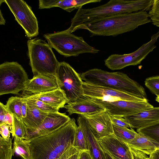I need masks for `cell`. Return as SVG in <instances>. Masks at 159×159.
I'll return each instance as SVG.
<instances>
[{"instance_id": "obj_45", "label": "cell", "mask_w": 159, "mask_h": 159, "mask_svg": "<svg viewBox=\"0 0 159 159\" xmlns=\"http://www.w3.org/2000/svg\"><path fill=\"white\" fill-rule=\"evenodd\" d=\"M156 100L157 102H158L159 103V96L158 97H157L156 98Z\"/></svg>"}, {"instance_id": "obj_34", "label": "cell", "mask_w": 159, "mask_h": 159, "mask_svg": "<svg viewBox=\"0 0 159 159\" xmlns=\"http://www.w3.org/2000/svg\"><path fill=\"white\" fill-rule=\"evenodd\" d=\"M148 13L152 24L159 27V0H153Z\"/></svg>"}, {"instance_id": "obj_39", "label": "cell", "mask_w": 159, "mask_h": 159, "mask_svg": "<svg viewBox=\"0 0 159 159\" xmlns=\"http://www.w3.org/2000/svg\"><path fill=\"white\" fill-rule=\"evenodd\" d=\"M78 159H92L89 150L80 151Z\"/></svg>"}, {"instance_id": "obj_37", "label": "cell", "mask_w": 159, "mask_h": 159, "mask_svg": "<svg viewBox=\"0 0 159 159\" xmlns=\"http://www.w3.org/2000/svg\"><path fill=\"white\" fill-rule=\"evenodd\" d=\"M11 132L9 126L6 124H0L1 136L5 139L10 138Z\"/></svg>"}, {"instance_id": "obj_29", "label": "cell", "mask_w": 159, "mask_h": 159, "mask_svg": "<svg viewBox=\"0 0 159 159\" xmlns=\"http://www.w3.org/2000/svg\"><path fill=\"white\" fill-rule=\"evenodd\" d=\"M76 129L73 146L79 151L89 150L86 138L81 126L78 124Z\"/></svg>"}, {"instance_id": "obj_13", "label": "cell", "mask_w": 159, "mask_h": 159, "mask_svg": "<svg viewBox=\"0 0 159 159\" xmlns=\"http://www.w3.org/2000/svg\"><path fill=\"white\" fill-rule=\"evenodd\" d=\"M98 140L113 134L111 117L106 110L92 115H82Z\"/></svg>"}, {"instance_id": "obj_22", "label": "cell", "mask_w": 159, "mask_h": 159, "mask_svg": "<svg viewBox=\"0 0 159 159\" xmlns=\"http://www.w3.org/2000/svg\"><path fill=\"white\" fill-rule=\"evenodd\" d=\"M48 113L41 111L27 103L26 116L22 119V121L27 128L28 132H32L38 128Z\"/></svg>"}, {"instance_id": "obj_25", "label": "cell", "mask_w": 159, "mask_h": 159, "mask_svg": "<svg viewBox=\"0 0 159 159\" xmlns=\"http://www.w3.org/2000/svg\"><path fill=\"white\" fill-rule=\"evenodd\" d=\"M120 127L113 125V134L121 141L129 143L139 135L132 128Z\"/></svg>"}, {"instance_id": "obj_30", "label": "cell", "mask_w": 159, "mask_h": 159, "mask_svg": "<svg viewBox=\"0 0 159 159\" xmlns=\"http://www.w3.org/2000/svg\"><path fill=\"white\" fill-rule=\"evenodd\" d=\"M12 144L10 138L5 139L0 136V159H11Z\"/></svg>"}, {"instance_id": "obj_9", "label": "cell", "mask_w": 159, "mask_h": 159, "mask_svg": "<svg viewBox=\"0 0 159 159\" xmlns=\"http://www.w3.org/2000/svg\"><path fill=\"white\" fill-rule=\"evenodd\" d=\"M159 38V30L157 33L152 35L149 42L143 44L135 51L129 54L111 55L104 60L105 65L114 70L140 64L156 48L155 43Z\"/></svg>"}, {"instance_id": "obj_14", "label": "cell", "mask_w": 159, "mask_h": 159, "mask_svg": "<svg viewBox=\"0 0 159 159\" xmlns=\"http://www.w3.org/2000/svg\"><path fill=\"white\" fill-rule=\"evenodd\" d=\"M71 118L65 113L49 112L42 123L36 130L28 132V140L50 134L59 129L68 122Z\"/></svg>"}, {"instance_id": "obj_40", "label": "cell", "mask_w": 159, "mask_h": 159, "mask_svg": "<svg viewBox=\"0 0 159 159\" xmlns=\"http://www.w3.org/2000/svg\"><path fill=\"white\" fill-rule=\"evenodd\" d=\"M27 107V103L25 101L22 100V103L21 107L22 119L25 118L26 116Z\"/></svg>"}, {"instance_id": "obj_26", "label": "cell", "mask_w": 159, "mask_h": 159, "mask_svg": "<svg viewBox=\"0 0 159 159\" xmlns=\"http://www.w3.org/2000/svg\"><path fill=\"white\" fill-rule=\"evenodd\" d=\"M22 97H11L7 101L5 106L8 111L20 120H22L21 107Z\"/></svg>"}, {"instance_id": "obj_8", "label": "cell", "mask_w": 159, "mask_h": 159, "mask_svg": "<svg viewBox=\"0 0 159 159\" xmlns=\"http://www.w3.org/2000/svg\"><path fill=\"white\" fill-rule=\"evenodd\" d=\"M56 76L59 88L64 92L68 103L75 102L84 96L80 74L68 63L59 62Z\"/></svg>"}, {"instance_id": "obj_20", "label": "cell", "mask_w": 159, "mask_h": 159, "mask_svg": "<svg viewBox=\"0 0 159 159\" xmlns=\"http://www.w3.org/2000/svg\"><path fill=\"white\" fill-rule=\"evenodd\" d=\"M102 0H40L39 9L59 7L69 12L82 7L86 4L100 2Z\"/></svg>"}, {"instance_id": "obj_42", "label": "cell", "mask_w": 159, "mask_h": 159, "mask_svg": "<svg viewBox=\"0 0 159 159\" xmlns=\"http://www.w3.org/2000/svg\"><path fill=\"white\" fill-rule=\"evenodd\" d=\"M5 20L4 18L1 11H0V25H5Z\"/></svg>"}, {"instance_id": "obj_28", "label": "cell", "mask_w": 159, "mask_h": 159, "mask_svg": "<svg viewBox=\"0 0 159 159\" xmlns=\"http://www.w3.org/2000/svg\"><path fill=\"white\" fill-rule=\"evenodd\" d=\"M13 116L7 109L5 105L0 102V124H6L9 127L12 137H14Z\"/></svg>"}, {"instance_id": "obj_6", "label": "cell", "mask_w": 159, "mask_h": 159, "mask_svg": "<svg viewBox=\"0 0 159 159\" xmlns=\"http://www.w3.org/2000/svg\"><path fill=\"white\" fill-rule=\"evenodd\" d=\"M43 36L52 48L66 57H76L85 53L95 54L99 52L87 43L82 37L64 30L45 34Z\"/></svg>"}, {"instance_id": "obj_5", "label": "cell", "mask_w": 159, "mask_h": 159, "mask_svg": "<svg viewBox=\"0 0 159 159\" xmlns=\"http://www.w3.org/2000/svg\"><path fill=\"white\" fill-rule=\"evenodd\" d=\"M27 44L30 65L34 76L56 75L59 62L48 43L35 38L29 40Z\"/></svg>"}, {"instance_id": "obj_31", "label": "cell", "mask_w": 159, "mask_h": 159, "mask_svg": "<svg viewBox=\"0 0 159 159\" xmlns=\"http://www.w3.org/2000/svg\"><path fill=\"white\" fill-rule=\"evenodd\" d=\"M140 133L152 139L159 143V122L148 126L137 129Z\"/></svg>"}, {"instance_id": "obj_35", "label": "cell", "mask_w": 159, "mask_h": 159, "mask_svg": "<svg viewBox=\"0 0 159 159\" xmlns=\"http://www.w3.org/2000/svg\"><path fill=\"white\" fill-rule=\"evenodd\" d=\"M112 124L116 126L131 128V127L126 120L123 117L116 116L110 115Z\"/></svg>"}, {"instance_id": "obj_44", "label": "cell", "mask_w": 159, "mask_h": 159, "mask_svg": "<svg viewBox=\"0 0 159 159\" xmlns=\"http://www.w3.org/2000/svg\"><path fill=\"white\" fill-rule=\"evenodd\" d=\"M104 152L105 153L106 159H114L108 153H107V152L104 151Z\"/></svg>"}, {"instance_id": "obj_41", "label": "cell", "mask_w": 159, "mask_h": 159, "mask_svg": "<svg viewBox=\"0 0 159 159\" xmlns=\"http://www.w3.org/2000/svg\"><path fill=\"white\" fill-rule=\"evenodd\" d=\"M150 155L152 159H159V149H157Z\"/></svg>"}, {"instance_id": "obj_43", "label": "cell", "mask_w": 159, "mask_h": 159, "mask_svg": "<svg viewBox=\"0 0 159 159\" xmlns=\"http://www.w3.org/2000/svg\"><path fill=\"white\" fill-rule=\"evenodd\" d=\"M79 152H80L72 155L68 159H78L79 156Z\"/></svg>"}, {"instance_id": "obj_15", "label": "cell", "mask_w": 159, "mask_h": 159, "mask_svg": "<svg viewBox=\"0 0 159 159\" xmlns=\"http://www.w3.org/2000/svg\"><path fill=\"white\" fill-rule=\"evenodd\" d=\"M98 141L102 150L114 159H133L128 144L120 140L113 134Z\"/></svg>"}, {"instance_id": "obj_24", "label": "cell", "mask_w": 159, "mask_h": 159, "mask_svg": "<svg viewBox=\"0 0 159 159\" xmlns=\"http://www.w3.org/2000/svg\"><path fill=\"white\" fill-rule=\"evenodd\" d=\"M12 153H16L23 159H30L31 153L29 140L14 137Z\"/></svg>"}, {"instance_id": "obj_27", "label": "cell", "mask_w": 159, "mask_h": 159, "mask_svg": "<svg viewBox=\"0 0 159 159\" xmlns=\"http://www.w3.org/2000/svg\"><path fill=\"white\" fill-rule=\"evenodd\" d=\"M23 100L38 109L48 112H57L59 109L48 105L38 99L31 98L24 95L22 97Z\"/></svg>"}, {"instance_id": "obj_11", "label": "cell", "mask_w": 159, "mask_h": 159, "mask_svg": "<svg viewBox=\"0 0 159 159\" xmlns=\"http://www.w3.org/2000/svg\"><path fill=\"white\" fill-rule=\"evenodd\" d=\"M90 98L103 106L110 115L123 117L153 107L148 102H137L123 100L109 102Z\"/></svg>"}, {"instance_id": "obj_36", "label": "cell", "mask_w": 159, "mask_h": 159, "mask_svg": "<svg viewBox=\"0 0 159 159\" xmlns=\"http://www.w3.org/2000/svg\"><path fill=\"white\" fill-rule=\"evenodd\" d=\"M129 147L133 159H152L150 155H148L136 149Z\"/></svg>"}, {"instance_id": "obj_17", "label": "cell", "mask_w": 159, "mask_h": 159, "mask_svg": "<svg viewBox=\"0 0 159 159\" xmlns=\"http://www.w3.org/2000/svg\"><path fill=\"white\" fill-rule=\"evenodd\" d=\"M59 88L56 75H39L34 76L33 78L29 80L24 91L33 94L39 93Z\"/></svg>"}, {"instance_id": "obj_4", "label": "cell", "mask_w": 159, "mask_h": 159, "mask_svg": "<svg viewBox=\"0 0 159 159\" xmlns=\"http://www.w3.org/2000/svg\"><path fill=\"white\" fill-rule=\"evenodd\" d=\"M80 76L84 82L88 83L147 99L145 89L143 86L122 72H109L94 68L82 73Z\"/></svg>"}, {"instance_id": "obj_2", "label": "cell", "mask_w": 159, "mask_h": 159, "mask_svg": "<svg viewBox=\"0 0 159 159\" xmlns=\"http://www.w3.org/2000/svg\"><path fill=\"white\" fill-rule=\"evenodd\" d=\"M77 127L73 118L57 130L29 140L30 159H58L73 146Z\"/></svg>"}, {"instance_id": "obj_12", "label": "cell", "mask_w": 159, "mask_h": 159, "mask_svg": "<svg viewBox=\"0 0 159 159\" xmlns=\"http://www.w3.org/2000/svg\"><path fill=\"white\" fill-rule=\"evenodd\" d=\"M83 87L84 96L102 101L123 100L137 102H148L147 99L136 97L117 90L93 85L84 81Z\"/></svg>"}, {"instance_id": "obj_10", "label": "cell", "mask_w": 159, "mask_h": 159, "mask_svg": "<svg viewBox=\"0 0 159 159\" xmlns=\"http://www.w3.org/2000/svg\"><path fill=\"white\" fill-rule=\"evenodd\" d=\"M13 14L15 20L25 31L27 37L31 38L39 34L37 19L31 7L22 0H4Z\"/></svg>"}, {"instance_id": "obj_3", "label": "cell", "mask_w": 159, "mask_h": 159, "mask_svg": "<svg viewBox=\"0 0 159 159\" xmlns=\"http://www.w3.org/2000/svg\"><path fill=\"white\" fill-rule=\"evenodd\" d=\"M151 22L148 13L143 10L101 18L89 23L81 29L88 30L91 37L116 36L132 31L140 25Z\"/></svg>"}, {"instance_id": "obj_21", "label": "cell", "mask_w": 159, "mask_h": 159, "mask_svg": "<svg viewBox=\"0 0 159 159\" xmlns=\"http://www.w3.org/2000/svg\"><path fill=\"white\" fill-rule=\"evenodd\" d=\"M25 95L38 99L59 109L64 108L65 104L68 103L64 92L59 88L45 92Z\"/></svg>"}, {"instance_id": "obj_19", "label": "cell", "mask_w": 159, "mask_h": 159, "mask_svg": "<svg viewBox=\"0 0 159 159\" xmlns=\"http://www.w3.org/2000/svg\"><path fill=\"white\" fill-rule=\"evenodd\" d=\"M77 122L78 124L81 126L86 138L90 154L92 159H106L104 151L98 140L92 133L84 118L82 115H79Z\"/></svg>"}, {"instance_id": "obj_32", "label": "cell", "mask_w": 159, "mask_h": 159, "mask_svg": "<svg viewBox=\"0 0 159 159\" xmlns=\"http://www.w3.org/2000/svg\"><path fill=\"white\" fill-rule=\"evenodd\" d=\"M14 137L27 140L28 130L22 120H20L13 116Z\"/></svg>"}, {"instance_id": "obj_33", "label": "cell", "mask_w": 159, "mask_h": 159, "mask_svg": "<svg viewBox=\"0 0 159 159\" xmlns=\"http://www.w3.org/2000/svg\"><path fill=\"white\" fill-rule=\"evenodd\" d=\"M145 84L157 97L159 96V75L146 78L145 81Z\"/></svg>"}, {"instance_id": "obj_1", "label": "cell", "mask_w": 159, "mask_h": 159, "mask_svg": "<svg viewBox=\"0 0 159 159\" xmlns=\"http://www.w3.org/2000/svg\"><path fill=\"white\" fill-rule=\"evenodd\" d=\"M153 0H111L90 8L78 9L71 19L70 27L64 31L72 33L96 20L115 15L150 10Z\"/></svg>"}, {"instance_id": "obj_38", "label": "cell", "mask_w": 159, "mask_h": 159, "mask_svg": "<svg viewBox=\"0 0 159 159\" xmlns=\"http://www.w3.org/2000/svg\"><path fill=\"white\" fill-rule=\"evenodd\" d=\"M77 148L72 146L65 152L58 159H68L74 154L79 152Z\"/></svg>"}, {"instance_id": "obj_23", "label": "cell", "mask_w": 159, "mask_h": 159, "mask_svg": "<svg viewBox=\"0 0 159 159\" xmlns=\"http://www.w3.org/2000/svg\"><path fill=\"white\" fill-rule=\"evenodd\" d=\"M131 142L127 143L129 146L149 155L156 150L159 149V143L152 139L140 133Z\"/></svg>"}, {"instance_id": "obj_16", "label": "cell", "mask_w": 159, "mask_h": 159, "mask_svg": "<svg viewBox=\"0 0 159 159\" xmlns=\"http://www.w3.org/2000/svg\"><path fill=\"white\" fill-rule=\"evenodd\" d=\"M64 108L69 115L74 114L92 115L106 110L102 105L85 96L75 102L67 103Z\"/></svg>"}, {"instance_id": "obj_7", "label": "cell", "mask_w": 159, "mask_h": 159, "mask_svg": "<svg viewBox=\"0 0 159 159\" xmlns=\"http://www.w3.org/2000/svg\"><path fill=\"white\" fill-rule=\"evenodd\" d=\"M23 67L17 62H5L0 65V95L17 94L24 91L29 80Z\"/></svg>"}, {"instance_id": "obj_18", "label": "cell", "mask_w": 159, "mask_h": 159, "mask_svg": "<svg viewBox=\"0 0 159 159\" xmlns=\"http://www.w3.org/2000/svg\"><path fill=\"white\" fill-rule=\"evenodd\" d=\"M123 117L131 128L140 129L159 122V107H153Z\"/></svg>"}]
</instances>
